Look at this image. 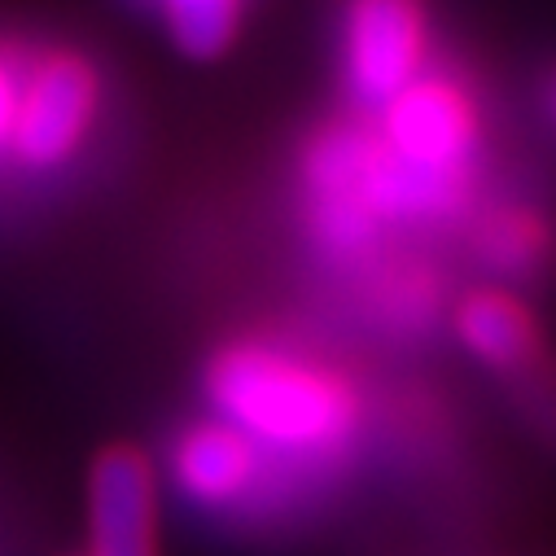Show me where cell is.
Instances as JSON below:
<instances>
[{
    "instance_id": "9",
    "label": "cell",
    "mask_w": 556,
    "mask_h": 556,
    "mask_svg": "<svg viewBox=\"0 0 556 556\" xmlns=\"http://www.w3.org/2000/svg\"><path fill=\"white\" fill-rule=\"evenodd\" d=\"M14 114H18V84H14L10 66L0 62V150H5L14 136Z\"/></svg>"
},
{
    "instance_id": "2",
    "label": "cell",
    "mask_w": 556,
    "mask_h": 556,
    "mask_svg": "<svg viewBox=\"0 0 556 556\" xmlns=\"http://www.w3.org/2000/svg\"><path fill=\"white\" fill-rule=\"evenodd\" d=\"M386 136L394 163L377 167L386 185V206H394V189L403 176L416 180L421 202H434V189L460 172V163L473 150V110L465 101V92H456L443 79H416L412 88H403L394 101H386Z\"/></svg>"
},
{
    "instance_id": "6",
    "label": "cell",
    "mask_w": 556,
    "mask_h": 556,
    "mask_svg": "<svg viewBox=\"0 0 556 556\" xmlns=\"http://www.w3.org/2000/svg\"><path fill=\"white\" fill-rule=\"evenodd\" d=\"M456 333L482 364H495V368H517L539 346L530 307L500 290H473L456 307Z\"/></svg>"
},
{
    "instance_id": "8",
    "label": "cell",
    "mask_w": 556,
    "mask_h": 556,
    "mask_svg": "<svg viewBox=\"0 0 556 556\" xmlns=\"http://www.w3.org/2000/svg\"><path fill=\"white\" fill-rule=\"evenodd\" d=\"M163 10L180 53L198 62L219 58L232 45L241 23V0H163Z\"/></svg>"
},
{
    "instance_id": "4",
    "label": "cell",
    "mask_w": 556,
    "mask_h": 556,
    "mask_svg": "<svg viewBox=\"0 0 556 556\" xmlns=\"http://www.w3.org/2000/svg\"><path fill=\"white\" fill-rule=\"evenodd\" d=\"M426 18L421 0H351L346 75L364 101H394L421 79Z\"/></svg>"
},
{
    "instance_id": "10",
    "label": "cell",
    "mask_w": 556,
    "mask_h": 556,
    "mask_svg": "<svg viewBox=\"0 0 556 556\" xmlns=\"http://www.w3.org/2000/svg\"><path fill=\"white\" fill-rule=\"evenodd\" d=\"M543 105H547L552 127H556V71H552V75H547V84H543Z\"/></svg>"
},
{
    "instance_id": "7",
    "label": "cell",
    "mask_w": 556,
    "mask_h": 556,
    "mask_svg": "<svg viewBox=\"0 0 556 556\" xmlns=\"http://www.w3.org/2000/svg\"><path fill=\"white\" fill-rule=\"evenodd\" d=\"M254 473L250 439L232 426H198L176 447V478L198 504H224L245 491Z\"/></svg>"
},
{
    "instance_id": "3",
    "label": "cell",
    "mask_w": 556,
    "mask_h": 556,
    "mask_svg": "<svg viewBox=\"0 0 556 556\" xmlns=\"http://www.w3.org/2000/svg\"><path fill=\"white\" fill-rule=\"evenodd\" d=\"M97 71L79 53L45 58L27 88H18V114L10 146L27 167H58L75 154L97 114Z\"/></svg>"
},
{
    "instance_id": "1",
    "label": "cell",
    "mask_w": 556,
    "mask_h": 556,
    "mask_svg": "<svg viewBox=\"0 0 556 556\" xmlns=\"http://www.w3.org/2000/svg\"><path fill=\"white\" fill-rule=\"evenodd\" d=\"M215 403L228 412L237 434H254L281 447H320L351 430V390L286 351L237 346L211 368Z\"/></svg>"
},
{
    "instance_id": "5",
    "label": "cell",
    "mask_w": 556,
    "mask_h": 556,
    "mask_svg": "<svg viewBox=\"0 0 556 556\" xmlns=\"http://www.w3.org/2000/svg\"><path fill=\"white\" fill-rule=\"evenodd\" d=\"M159 486L146 452L105 447L88 473V556H159Z\"/></svg>"
}]
</instances>
